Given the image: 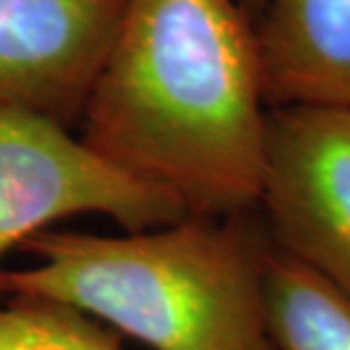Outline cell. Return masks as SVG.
<instances>
[{
  "instance_id": "9",
  "label": "cell",
  "mask_w": 350,
  "mask_h": 350,
  "mask_svg": "<svg viewBox=\"0 0 350 350\" xmlns=\"http://www.w3.org/2000/svg\"><path fill=\"white\" fill-rule=\"evenodd\" d=\"M266 3H269V0H239V5L248 12V16L253 18V21H257V18L262 16Z\"/></svg>"
},
{
  "instance_id": "3",
  "label": "cell",
  "mask_w": 350,
  "mask_h": 350,
  "mask_svg": "<svg viewBox=\"0 0 350 350\" xmlns=\"http://www.w3.org/2000/svg\"><path fill=\"white\" fill-rule=\"evenodd\" d=\"M82 214L107 216L125 232L189 216L169 193L116 169L71 128L0 103V271L10 250Z\"/></svg>"
},
{
  "instance_id": "2",
  "label": "cell",
  "mask_w": 350,
  "mask_h": 350,
  "mask_svg": "<svg viewBox=\"0 0 350 350\" xmlns=\"http://www.w3.org/2000/svg\"><path fill=\"white\" fill-rule=\"evenodd\" d=\"M23 248L34 264L0 271L5 298L73 307L150 350H275L257 209L123 234L51 228Z\"/></svg>"
},
{
  "instance_id": "6",
  "label": "cell",
  "mask_w": 350,
  "mask_h": 350,
  "mask_svg": "<svg viewBox=\"0 0 350 350\" xmlns=\"http://www.w3.org/2000/svg\"><path fill=\"white\" fill-rule=\"evenodd\" d=\"M255 39L269 109H350V0H269Z\"/></svg>"
},
{
  "instance_id": "8",
  "label": "cell",
  "mask_w": 350,
  "mask_h": 350,
  "mask_svg": "<svg viewBox=\"0 0 350 350\" xmlns=\"http://www.w3.org/2000/svg\"><path fill=\"white\" fill-rule=\"evenodd\" d=\"M100 321L41 298L0 300V350H123Z\"/></svg>"
},
{
  "instance_id": "7",
  "label": "cell",
  "mask_w": 350,
  "mask_h": 350,
  "mask_svg": "<svg viewBox=\"0 0 350 350\" xmlns=\"http://www.w3.org/2000/svg\"><path fill=\"white\" fill-rule=\"evenodd\" d=\"M264 293L275 350H350V293L273 243Z\"/></svg>"
},
{
  "instance_id": "5",
  "label": "cell",
  "mask_w": 350,
  "mask_h": 350,
  "mask_svg": "<svg viewBox=\"0 0 350 350\" xmlns=\"http://www.w3.org/2000/svg\"><path fill=\"white\" fill-rule=\"evenodd\" d=\"M128 0H0V103L78 128Z\"/></svg>"
},
{
  "instance_id": "1",
  "label": "cell",
  "mask_w": 350,
  "mask_h": 350,
  "mask_svg": "<svg viewBox=\"0 0 350 350\" xmlns=\"http://www.w3.org/2000/svg\"><path fill=\"white\" fill-rule=\"evenodd\" d=\"M255 21L239 0H128L80 139L187 214L255 212L266 152Z\"/></svg>"
},
{
  "instance_id": "4",
  "label": "cell",
  "mask_w": 350,
  "mask_h": 350,
  "mask_svg": "<svg viewBox=\"0 0 350 350\" xmlns=\"http://www.w3.org/2000/svg\"><path fill=\"white\" fill-rule=\"evenodd\" d=\"M257 214L273 246L350 293V109H269Z\"/></svg>"
}]
</instances>
